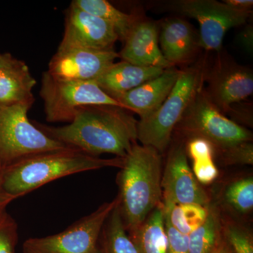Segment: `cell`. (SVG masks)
<instances>
[{"instance_id":"cell-1","label":"cell","mask_w":253,"mask_h":253,"mask_svg":"<svg viewBox=\"0 0 253 253\" xmlns=\"http://www.w3.org/2000/svg\"><path fill=\"white\" fill-rule=\"evenodd\" d=\"M137 123L122 107L93 105L80 108L72 122L66 126H36L51 139L84 154L125 158L137 141Z\"/></svg>"},{"instance_id":"cell-2","label":"cell","mask_w":253,"mask_h":253,"mask_svg":"<svg viewBox=\"0 0 253 253\" xmlns=\"http://www.w3.org/2000/svg\"><path fill=\"white\" fill-rule=\"evenodd\" d=\"M117 175L118 208L129 232L163 204L162 158L151 146L134 144Z\"/></svg>"},{"instance_id":"cell-3","label":"cell","mask_w":253,"mask_h":253,"mask_svg":"<svg viewBox=\"0 0 253 253\" xmlns=\"http://www.w3.org/2000/svg\"><path fill=\"white\" fill-rule=\"evenodd\" d=\"M124 158L104 159L68 149L29 156L1 172L4 189L16 199L64 176L101 168H122Z\"/></svg>"},{"instance_id":"cell-4","label":"cell","mask_w":253,"mask_h":253,"mask_svg":"<svg viewBox=\"0 0 253 253\" xmlns=\"http://www.w3.org/2000/svg\"><path fill=\"white\" fill-rule=\"evenodd\" d=\"M204 73L200 67L181 71L177 81L166 100L154 113L137 123V140L141 145L151 146L160 153L171 141L176 126L188 106L202 87Z\"/></svg>"},{"instance_id":"cell-5","label":"cell","mask_w":253,"mask_h":253,"mask_svg":"<svg viewBox=\"0 0 253 253\" xmlns=\"http://www.w3.org/2000/svg\"><path fill=\"white\" fill-rule=\"evenodd\" d=\"M33 104H0V172L29 156L69 148L30 121L28 112Z\"/></svg>"},{"instance_id":"cell-6","label":"cell","mask_w":253,"mask_h":253,"mask_svg":"<svg viewBox=\"0 0 253 253\" xmlns=\"http://www.w3.org/2000/svg\"><path fill=\"white\" fill-rule=\"evenodd\" d=\"M177 126L189 139L202 138L210 141L214 152L253 140L252 132L224 116L202 87L188 106Z\"/></svg>"},{"instance_id":"cell-7","label":"cell","mask_w":253,"mask_h":253,"mask_svg":"<svg viewBox=\"0 0 253 253\" xmlns=\"http://www.w3.org/2000/svg\"><path fill=\"white\" fill-rule=\"evenodd\" d=\"M46 120L50 123L72 122L80 108L93 105L120 106L94 81H61L46 71L40 91ZM123 108V107H122Z\"/></svg>"},{"instance_id":"cell-8","label":"cell","mask_w":253,"mask_h":253,"mask_svg":"<svg viewBox=\"0 0 253 253\" xmlns=\"http://www.w3.org/2000/svg\"><path fill=\"white\" fill-rule=\"evenodd\" d=\"M118 204L116 197L61 232L44 237L30 238L23 244V253H101L99 240L101 231Z\"/></svg>"},{"instance_id":"cell-9","label":"cell","mask_w":253,"mask_h":253,"mask_svg":"<svg viewBox=\"0 0 253 253\" xmlns=\"http://www.w3.org/2000/svg\"><path fill=\"white\" fill-rule=\"evenodd\" d=\"M169 9L194 18L199 23V46L208 51H220L226 32L247 21L251 11L232 9L214 0H177Z\"/></svg>"},{"instance_id":"cell-10","label":"cell","mask_w":253,"mask_h":253,"mask_svg":"<svg viewBox=\"0 0 253 253\" xmlns=\"http://www.w3.org/2000/svg\"><path fill=\"white\" fill-rule=\"evenodd\" d=\"M163 206L194 204L208 206L211 198L196 180L188 163L185 145H174L163 170Z\"/></svg>"},{"instance_id":"cell-11","label":"cell","mask_w":253,"mask_h":253,"mask_svg":"<svg viewBox=\"0 0 253 253\" xmlns=\"http://www.w3.org/2000/svg\"><path fill=\"white\" fill-rule=\"evenodd\" d=\"M118 57L119 54L114 49H57L47 72L61 81H94Z\"/></svg>"},{"instance_id":"cell-12","label":"cell","mask_w":253,"mask_h":253,"mask_svg":"<svg viewBox=\"0 0 253 253\" xmlns=\"http://www.w3.org/2000/svg\"><path fill=\"white\" fill-rule=\"evenodd\" d=\"M118 40L114 28L109 23L71 4L66 13L62 41L57 49L111 50Z\"/></svg>"},{"instance_id":"cell-13","label":"cell","mask_w":253,"mask_h":253,"mask_svg":"<svg viewBox=\"0 0 253 253\" xmlns=\"http://www.w3.org/2000/svg\"><path fill=\"white\" fill-rule=\"evenodd\" d=\"M205 91L221 112H229L233 105L253 94L252 70L234 63H221L213 70Z\"/></svg>"},{"instance_id":"cell-14","label":"cell","mask_w":253,"mask_h":253,"mask_svg":"<svg viewBox=\"0 0 253 253\" xmlns=\"http://www.w3.org/2000/svg\"><path fill=\"white\" fill-rule=\"evenodd\" d=\"M158 41L156 23L149 21H137L124 42L119 57L137 66L163 69L172 67L163 56Z\"/></svg>"},{"instance_id":"cell-15","label":"cell","mask_w":253,"mask_h":253,"mask_svg":"<svg viewBox=\"0 0 253 253\" xmlns=\"http://www.w3.org/2000/svg\"><path fill=\"white\" fill-rule=\"evenodd\" d=\"M181 71L171 67L158 77L116 99L123 109L134 111L140 119L148 117L161 106L177 81Z\"/></svg>"},{"instance_id":"cell-16","label":"cell","mask_w":253,"mask_h":253,"mask_svg":"<svg viewBox=\"0 0 253 253\" xmlns=\"http://www.w3.org/2000/svg\"><path fill=\"white\" fill-rule=\"evenodd\" d=\"M165 70L137 66L123 61L113 63L94 82L106 94L116 100L121 95L158 77Z\"/></svg>"},{"instance_id":"cell-17","label":"cell","mask_w":253,"mask_h":253,"mask_svg":"<svg viewBox=\"0 0 253 253\" xmlns=\"http://www.w3.org/2000/svg\"><path fill=\"white\" fill-rule=\"evenodd\" d=\"M159 41L163 56L172 66L187 61L199 46L191 25L180 18L163 23Z\"/></svg>"},{"instance_id":"cell-18","label":"cell","mask_w":253,"mask_h":253,"mask_svg":"<svg viewBox=\"0 0 253 253\" xmlns=\"http://www.w3.org/2000/svg\"><path fill=\"white\" fill-rule=\"evenodd\" d=\"M36 83L26 63L12 57L0 68V104L34 103L33 89Z\"/></svg>"},{"instance_id":"cell-19","label":"cell","mask_w":253,"mask_h":253,"mask_svg":"<svg viewBox=\"0 0 253 253\" xmlns=\"http://www.w3.org/2000/svg\"><path fill=\"white\" fill-rule=\"evenodd\" d=\"M127 233L138 253H166L163 204L155 208L140 225Z\"/></svg>"},{"instance_id":"cell-20","label":"cell","mask_w":253,"mask_h":253,"mask_svg":"<svg viewBox=\"0 0 253 253\" xmlns=\"http://www.w3.org/2000/svg\"><path fill=\"white\" fill-rule=\"evenodd\" d=\"M71 4L109 23L123 42L137 22L133 15L123 12L106 0H74Z\"/></svg>"},{"instance_id":"cell-21","label":"cell","mask_w":253,"mask_h":253,"mask_svg":"<svg viewBox=\"0 0 253 253\" xmlns=\"http://www.w3.org/2000/svg\"><path fill=\"white\" fill-rule=\"evenodd\" d=\"M186 154L193 161V174L198 182L208 185L219 175V170L214 162V146L202 138H192L185 146Z\"/></svg>"},{"instance_id":"cell-22","label":"cell","mask_w":253,"mask_h":253,"mask_svg":"<svg viewBox=\"0 0 253 253\" xmlns=\"http://www.w3.org/2000/svg\"><path fill=\"white\" fill-rule=\"evenodd\" d=\"M222 239V219L217 207L210 204L206 221L188 236L189 253H212Z\"/></svg>"},{"instance_id":"cell-23","label":"cell","mask_w":253,"mask_h":253,"mask_svg":"<svg viewBox=\"0 0 253 253\" xmlns=\"http://www.w3.org/2000/svg\"><path fill=\"white\" fill-rule=\"evenodd\" d=\"M118 204L105 222L100 236L101 253H138L126 231Z\"/></svg>"},{"instance_id":"cell-24","label":"cell","mask_w":253,"mask_h":253,"mask_svg":"<svg viewBox=\"0 0 253 253\" xmlns=\"http://www.w3.org/2000/svg\"><path fill=\"white\" fill-rule=\"evenodd\" d=\"M208 206L194 204L163 206L165 219L183 235L189 236L206 221Z\"/></svg>"},{"instance_id":"cell-25","label":"cell","mask_w":253,"mask_h":253,"mask_svg":"<svg viewBox=\"0 0 253 253\" xmlns=\"http://www.w3.org/2000/svg\"><path fill=\"white\" fill-rule=\"evenodd\" d=\"M223 202L239 214L252 212L253 208V177L245 176L228 183L223 190Z\"/></svg>"},{"instance_id":"cell-26","label":"cell","mask_w":253,"mask_h":253,"mask_svg":"<svg viewBox=\"0 0 253 253\" xmlns=\"http://www.w3.org/2000/svg\"><path fill=\"white\" fill-rule=\"evenodd\" d=\"M222 236L232 253H253V235L245 226L224 221Z\"/></svg>"},{"instance_id":"cell-27","label":"cell","mask_w":253,"mask_h":253,"mask_svg":"<svg viewBox=\"0 0 253 253\" xmlns=\"http://www.w3.org/2000/svg\"><path fill=\"white\" fill-rule=\"evenodd\" d=\"M221 161L226 166L253 164L252 141L240 143L225 149L218 150Z\"/></svg>"},{"instance_id":"cell-28","label":"cell","mask_w":253,"mask_h":253,"mask_svg":"<svg viewBox=\"0 0 253 253\" xmlns=\"http://www.w3.org/2000/svg\"><path fill=\"white\" fill-rule=\"evenodd\" d=\"M18 239L17 224L6 212L0 219V253H15Z\"/></svg>"},{"instance_id":"cell-29","label":"cell","mask_w":253,"mask_h":253,"mask_svg":"<svg viewBox=\"0 0 253 253\" xmlns=\"http://www.w3.org/2000/svg\"><path fill=\"white\" fill-rule=\"evenodd\" d=\"M165 228L168 241L166 253H189L188 236L176 230L166 219Z\"/></svg>"},{"instance_id":"cell-30","label":"cell","mask_w":253,"mask_h":253,"mask_svg":"<svg viewBox=\"0 0 253 253\" xmlns=\"http://www.w3.org/2000/svg\"><path fill=\"white\" fill-rule=\"evenodd\" d=\"M240 45L250 54L253 52V27L252 25H247L240 32L237 36Z\"/></svg>"},{"instance_id":"cell-31","label":"cell","mask_w":253,"mask_h":253,"mask_svg":"<svg viewBox=\"0 0 253 253\" xmlns=\"http://www.w3.org/2000/svg\"><path fill=\"white\" fill-rule=\"evenodd\" d=\"M223 2L232 9L241 11H251L253 5V0H224Z\"/></svg>"},{"instance_id":"cell-32","label":"cell","mask_w":253,"mask_h":253,"mask_svg":"<svg viewBox=\"0 0 253 253\" xmlns=\"http://www.w3.org/2000/svg\"><path fill=\"white\" fill-rule=\"evenodd\" d=\"M16 199L14 196H11L5 191L2 180H1V172H0V214L4 212L8 205Z\"/></svg>"},{"instance_id":"cell-33","label":"cell","mask_w":253,"mask_h":253,"mask_svg":"<svg viewBox=\"0 0 253 253\" xmlns=\"http://www.w3.org/2000/svg\"><path fill=\"white\" fill-rule=\"evenodd\" d=\"M212 253H232V252H231V249H229V246L226 244L224 239H223L222 236L220 243Z\"/></svg>"},{"instance_id":"cell-34","label":"cell","mask_w":253,"mask_h":253,"mask_svg":"<svg viewBox=\"0 0 253 253\" xmlns=\"http://www.w3.org/2000/svg\"><path fill=\"white\" fill-rule=\"evenodd\" d=\"M12 57L13 56L10 54H0V68L6 66L9 62L10 60L12 59Z\"/></svg>"},{"instance_id":"cell-35","label":"cell","mask_w":253,"mask_h":253,"mask_svg":"<svg viewBox=\"0 0 253 253\" xmlns=\"http://www.w3.org/2000/svg\"><path fill=\"white\" fill-rule=\"evenodd\" d=\"M6 211H5V212H4L1 213V214H0V219H1V218H2L3 217H4V214H5V213H6Z\"/></svg>"}]
</instances>
